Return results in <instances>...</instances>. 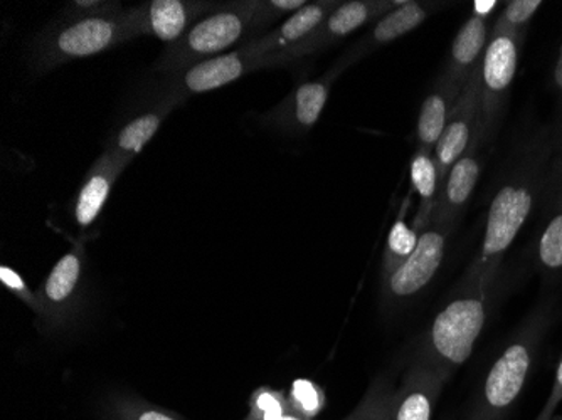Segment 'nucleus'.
<instances>
[{"label": "nucleus", "mask_w": 562, "mask_h": 420, "mask_svg": "<svg viewBox=\"0 0 562 420\" xmlns=\"http://www.w3.org/2000/svg\"><path fill=\"white\" fill-rule=\"evenodd\" d=\"M83 249L72 248L59 258L55 268L47 274L44 281L40 296L43 315L41 318L47 320V323L65 325L69 313L75 308L78 302V290H80L81 276H83Z\"/></svg>", "instance_id": "2eb2a0df"}, {"label": "nucleus", "mask_w": 562, "mask_h": 420, "mask_svg": "<svg viewBox=\"0 0 562 420\" xmlns=\"http://www.w3.org/2000/svg\"><path fill=\"white\" fill-rule=\"evenodd\" d=\"M221 2L210 0H148L144 4L123 11V21L132 36L156 37L172 44L181 39L195 22L220 8Z\"/></svg>", "instance_id": "9d476101"}, {"label": "nucleus", "mask_w": 562, "mask_h": 420, "mask_svg": "<svg viewBox=\"0 0 562 420\" xmlns=\"http://www.w3.org/2000/svg\"><path fill=\"white\" fill-rule=\"evenodd\" d=\"M132 159L115 154L106 148L105 154L98 157L97 162L88 170L85 182L81 183L80 192L76 195L75 205H72V216H75L78 226H93L94 220L100 216L101 211L109 201L110 192L115 185L123 170L131 166Z\"/></svg>", "instance_id": "f3484780"}, {"label": "nucleus", "mask_w": 562, "mask_h": 420, "mask_svg": "<svg viewBox=\"0 0 562 420\" xmlns=\"http://www.w3.org/2000/svg\"><path fill=\"white\" fill-rule=\"evenodd\" d=\"M340 4L342 2H339V0L308 2L305 8L290 15L273 31H268L263 36L249 41L248 44H243V46L248 47L249 53L257 56V58L277 55L281 50L290 49V47L296 46V44L311 36L318 25L324 24L325 19L336 11Z\"/></svg>", "instance_id": "a211bd4d"}, {"label": "nucleus", "mask_w": 562, "mask_h": 420, "mask_svg": "<svg viewBox=\"0 0 562 420\" xmlns=\"http://www.w3.org/2000/svg\"><path fill=\"white\" fill-rule=\"evenodd\" d=\"M548 188L551 189L554 198H562V118L555 128L554 141L549 154Z\"/></svg>", "instance_id": "473e14b6"}, {"label": "nucleus", "mask_w": 562, "mask_h": 420, "mask_svg": "<svg viewBox=\"0 0 562 420\" xmlns=\"http://www.w3.org/2000/svg\"><path fill=\"white\" fill-rule=\"evenodd\" d=\"M125 11V9H123ZM123 12L112 18H65L43 31L33 46L31 65L40 75L78 59L101 55L113 47L131 43Z\"/></svg>", "instance_id": "39448f33"}, {"label": "nucleus", "mask_w": 562, "mask_h": 420, "mask_svg": "<svg viewBox=\"0 0 562 420\" xmlns=\"http://www.w3.org/2000/svg\"><path fill=\"white\" fill-rule=\"evenodd\" d=\"M548 320L530 318L502 350L483 378L469 420H505L529 381Z\"/></svg>", "instance_id": "20e7f679"}, {"label": "nucleus", "mask_w": 562, "mask_h": 420, "mask_svg": "<svg viewBox=\"0 0 562 420\" xmlns=\"http://www.w3.org/2000/svg\"><path fill=\"white\" fill-rule=\"evenodd\" d=\"M419 232L409 226L403 217L396 220L387 234L386 251L382 261V280L391 276L401 264L409 259L418 245Z\"/></svg>", "instance_id": "393cba45"}, {"label": "nucleus", "mask_w": 562, "mask_h": 420, "mask_svg": "<svg viewBox=\"0 0 562 420\" xmlns=\"http://www.w3.org/2000/svg\"><path fill=\"white\" fill-rule=\"evenodd\" d=\"M548 402L551 406L558 407L562 402V359L559 362L558 371H555L554 385H552L551 396Z\"/></svg>", "instance_id": "72a5a7b5"}, {"label": "nucleus", "mask_w": 562, "mask_h": 420, "mask_svg": "<svg viewBox=\"0 0 562 420\" xmlns=\"http://www.w3.org/2000/svg\"><path fill=\"white\" fill-rule=\"evenodd\" d=\"M441 5L445 4L404 0L403 5L393 9V11L387 12L384 18L379 19V21L372 25L371 30H369V33L357 41L331 69H336L339 75H342L347 68L356 65L357 61H361L366 56L372 55L379 47L387 46V44L394 43V41L400 39V37L406 36V34L415 31L432 12H437Z\"/></svg>", "instance_id": "ddd939ff"}, {"label": "nucleus", "mask_w": 562, "mask_h": 420, "mask_svg": "<svg viewBox=\"0 0 562 420\" xmlns=\"http://www.w3.org/2000/svg\"><path fill=\"white\" fill-rule=\"evenodd\" d=\"M494 18H480L472 14L458 30L451 44L450 58L445 72L465 87L470 78L482 65L483 55L491 37V21Z\"/></svg>", "instance_id": "aec40b11"}, {"label": "nucleus", "mask_w": 562, "mask_h": 420, "mask_svg": "<svg viewBox=\"0 0 562 420\" xmlns=\"http://www.w3.org/2000/svg\"><path fill=\"white\" fill-rule=\"evenodd\" d=\"M450 377L428 360L416 355L396 390L394 420H431L432 410Z\"/></svg>", "instance_id": "4468645a"}, {"label": "nucleus", "mask_w": 562, "mask_h": 420, "mask_svg": "<svg viewBox=\"0 0 562 420\" xmlns=\"http://www.w3.org/2000/svg\"><path fill=\"white\" fill-rule=\"evenodd\" d=\"M522 37L492 25L487 49L480 65V140L487 144L497 134L508 93L519 68Z\"/></svg>", "instance_id": "423d86ee"}, {"label": "nucleus", "mask_w": 562, "mask_h": 420, "mask_svg": "<svg viewBox=\"0 0 562 420\" xmlns=\"http://www.w3.org/2000/svg\"><path fill=\"white\" fill-rule=\"evenodd\" d=\"M498 2L488 0V2H473L472 14L480 15V18H494V12L497 11Z\"/></svg>", "instance_id": "f704fd0d"}, {"label": "nucleus", "mask_w": 562, "mask_h": 420, "mask_svg": "<svg viewBox=\"0 0 562 420\" xmlns=\"http://www.w3.org/2000/svg\"><path fill=\"white\" fill-rule=\"evenodd\" d=\"M120 2H103V0H78L66 5L65 18H112L122 14Z\"/></svg>", "instance_id": "7c9ffc66"}, {"label": "nucleus", "mask_w": 562, "mask_h": 420, "mask_svg": "<svg viewBox=\"0 0 562 420\" xmlns=\"http://www.w3.org/2000/svg\"><path fill=\"white\" fill-rule=\"evenodd\" d=\"M480 132L470 144L469 150L460 157L457 163L451 167L441 185L438 194L437 207L432 211V223L457 226L458 219L462 216L463 208L469 204L479 183L482 163H480Z\"/></svg>", "instance_id": "dca6fc26"}, {"label": "nucleus", "mask_w": 562, "mask_h": 420, "mask_svg": "<svg viewBox=\"0 0 562 420\" xmlns=\"http://www.w3.org/2000/svg\"><path fill=\"white\" fill-rule=\"evenodd\" d=\"M396 388L386 378L372 382L361 402L344 420H394Z\"/></svg>", "instance_id": "b1692460"}, {"label": "nucleus", "mask_w": 562, "mask_h": 420, "mask_svg": "<svg viewBox=\"0 0 562 420\" xmlns=\"http://www.w3.org/2000/svg\"><path fill=\"white\" fill-rule=\"evenodd\" d=\"M536 264L546 277H562V198H554L551 213L536 241Z\"/></svg>", "instance_id": "5701e85b"}, {"label": "nucleus", "mask_w": 562, "mask_h": 420, "mask_svg": "<svg viewBox=\"0 0 562 420\" xmlns=\"http://www.w3.org/2000/svg\"><path fill=\"white\" fill-rule=\"evenodd\" d=\"M286 397H289L293 412L300 413L306 419H315L324 409V390L308 378H299L293 382Z\"/></svg>", "instance_id": "cd10ccee"}, {"label": "nucleus", "mask_w": 562, "mask_h": 420, "mask_svg": "<svg viewBox=\"0 0 562 420\" xmlns=\"http://www.w3.org/2000/svg\"><path fill=\"white\" fill-rule=\"evenodd\" d=\"M258 69H263V58L252 56L248 47L241 46L226 55L199 63L179 75H172V78L164 83L160 101H169L179 106L195 94L220 90Z\"/></svg>", "instance_id": "1a4fd4ad"}, {"label": "nucleus", "mask_w": 562, "mask_h": 420, "mask_svg": "<svg viewBox=\"0 0 562 420\" xmlns=\"http://www.w3.org/2000/svg\"><path fill=\"white\" fill-rule=\"evenodd\" d=\"M555 409L558 407L551 406V404L546 402V406L542 407L541 412H539V416L536 417V420H552V416H554Z\"/></svg>", "instance_id": "e433bc0d"}, {"label": "nucleus", "mask_w": 562, "mask_h": 420, "mask_svg": "<svg viewBox=\"0 0 562 420\" xmlns=\"http://www.w3.org/2000/svg\"><path fill=\"white\" fill-rule=\"evenodd\" d=\"M480 69L463 87L462 94L454 104L453 113L448 120L447 128L441 135L435 151L432 162L437 166L440 189L447 179L451 167L469 150L480 129Z\"/></svg>", "instance_id": "9b49d317"}, {"label": "nucleus", "mask_w": 562, "mask_h": 420, "mask_svg": "<svg viewBox=\"0 0 562 420\" xmlns=\"http://www.w3.org/2000/svg\"><path fill=\"white\" fill-rule=\"evenodd\" d=\"M412 185L419 197V207L415 214V229L422 232L431 219L432 211L437 207L440 194V180H438L437 166L432 162V155L415 151L412 159Z\"/></svg>", "instance_id": "4be33fe9"}, {"label": "nucleus", "mask_w": 562, "mask_h": 420, "mask_svg": "<svg viewBox=\"0 0 562 420\" xmlns=\"http://www.w3.org/2000/svg\"><path fill=\"white\" fill-rule=\"evenodd\" d=\"M109 420H182L162 407L138 397H120L110 409Z\"/></svg>", "instance_id": "bb28decb"}, {"label": "nucleus", "mask_w": 562, "mask_h": 420, "mask_svg": "<svg viewBox=\"0 0 562 420\" xmlns=\"http://www.w3.org/2000/svg\"><path fill=\"white\" fill-rule=\"evenodd\" d=\"M491 292L492 287L467 273L454 295L432 318L416 355L453 375L472 356L476 340L482 334Z\"/></svg>", "instance_id": "f03ea898"}, {"label": "nucleus", "mask_w": 562, "mask_h": 420, "mask_svg": "<svg viewBox=\"0 0 562 420\" xmlns=\"http://www.w3.org/2000/svg\"><path fill=\"white\" fill-rule=\"evenodd\" d=\"M403 4L404 0H349V2H342L305 41L290 49L281 50L277 55L263 56V69L290 65L305 56L324 53L346 39L350 34L364 27L369 22H378L387 12Z\"/></svg>", "instance_id": "0eeeda50"}, {"label": "nucleus", "mask_w": 562, "mask_h": 420, "mask_svg": "<svg viewBox=\"0 0 562 420\" xmlns=\"http://www.w3.org/2000/svg\"><path fill=\"white\" fill-rule=\"evenodd\" d=\"M248 406V416L243 420H277L292 412L285 391L271 387H261L252 391Z\"/></svg>", "instance_id": "a878e982"}, {"label": "nucleus", "mask_w": 562, "mask_h": 420, "mask_svg": "<svg viewBox=\"0 0 562 420\" xmlns=\"http://www.w3.org/2000/svg\"><path fill=\"white\" fill-rule=\"evenodd\" d=\"M462 91V84L453 80L448 72H443L438 78L437 84L426 94L419 109L418 123H416V150L432 155Z\"/></svg>", "instance_id": "6ab92c4d"}, {"label": "nucleus", "mask_w": 562, "mask_h": 420, "mask_svg": "<svg viewBox=\"0 0 562 420\" xmlns=\"http://www.w3.org/2000/svg\"><path fill=\"white\" fill-rule=\"evenodd\" d=\"M454 227L432 223L419 232L418 245L404 264L382 280V295L390 305H401L418 296L441 268L447 241Z\"/></svg>", "instance_id": "6e6552de"}, {"label": "nucleus", "mask_w": 562, "mask_h": 420, "mask_svg": "<svg viewBox=\"0 0 562 420\" xmlns=\"http://www.w3.org/2000/svg\"><path fill=\"white\" fill-rule=\"evenodd\" d=\"M173 109H177L176 104L169 103V101H159L156 109L142 113L132 122L126 123L106 148L134 160L150 144L151 138L156 137L164 120Z\"/></svg>", "instance_id": "412c9836"}, {"label": "nucleus", "mask_w": 562, "mask_h": 420, "mask_svg": "<svg viewBox=\"0 0 562 420\" xmlns=\"http://www.w3.org/2000/svg\"><path fill=\"white\" fill-rule=\"evenodd\" d=\"M308 4L306 0H260L257 14L252 19V34L270 30L278 21H285L300 9Z\"/></svg>", "instance_id": "c756f323"}, {"label": "nucleus", "mask_w": 562, "mask_h": 420, "mask_svg": "<svg viewBox=\"0 0 562 420\" xmlns=\"http://www.w3.org/2000/svg\"><path fill=\"white\" fill-rule=\"evenodd\" d=\"M0 281L8 287L9 292L14 293L22 303L30 306L33 311H36L37 315H43V308H41L40 296L34 295L31 292V287L25 284V281L22 280L21 274L18 271L12 270L9 266H2L0 270Z\"/></svg>", "instance_id": "2f4dec72"}, {"label": "nucleus", "mask_w": 562, "mask_h": 420, "mask_svg": "<svg viewBox=\"0 0 562 420\" xmlns=\"http://www.w3.org/2000/svg\"><path fill=\"white\" fill-rule=\"evenodd\" d=\"M339 76L336 69H330L322 76L321 80L299 84L289 97L283 98L265 115V123L273 126L281 134L293 135V137L311 132L321 120L330 97L331 84Z\"/></svg>", "instance_id": "f8f14e48"}, {"label": "nucleus", "mask_w": 562, "mask_h": 420, "mask_svg": "<svg viewBox=\"0 0 562 420\" xmlns=\"http://www.w3.org/2000/svg\"><path fill=\"white\" fill-rule=\"evenodd\" d=\"M552 87L562 97V44L555 56L554 68H552Z\"/></svg>", "instance_id": "c9c22d12"}, {"label": "nucleus", "mask_w": 562, "mask_h": 420, "mask_svg": "<svg viewBox=\"0 0 562 420\" xmlns=\"http://www.w3.org/2000/svg\"><path fill=\"white\" fill-rule=\"evenodd\" d=\"M541 0H513L505 4L504 11L495 18L494 24L510 31L519 37H526L530 21L541 9Z\"/></svg>", "instance_id": "c85d7f7f"}, {"label": "nucleus", "mask_w": 562, "mask_h": 420, "mask_svg": "<svg viewBox=\"0 0 562 420\" xmlns=\"http://www.w3.org/2000/svg\"><path fill=\"white\" fill-rule=\"evenodd\" d=\"M548 159L549 155H544L524 162L492 198L479 256L467 271L485 286L494 287L505 252L516 241L548 188Z\"/></svg>", "instance_id": "f257e3e1"}, {"label": "nucleus", "mask_w": 562, "mask_h": 420, "mask_svg": "<svg viewBox=\"0 0 562 420\" xmlns=\"http://www.w3.org/2000/svg\"><path fill=\"white\" fill-rule=\"evenodd\" d=\"M277 420H315V419H306V417L300 416V413L296 412H289L285 413V416L280 417V419Z\"/></svg>", "instance_id": "4c0bfd02"}, {"label": "nucleus", "mask_w": 562, "mask_h": 420, "mask_svg": "<svg viewBox=\"0 0 562 420\" xmlns=\"http://www.w3.org/2000/svg\"><path fill=\"white\" fill-rule=\"evenodd\" d=\"M258 4L260 0L221 2L216 11L195 22L181 39L169 44L151 69L179 75L199 63L226 55L236 44L252 36Z\"/></svg>", "instance_id": "7ed1b4c3"}]
</instances>
